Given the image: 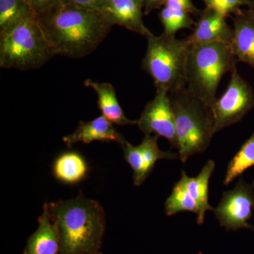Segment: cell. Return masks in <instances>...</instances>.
<instances>
[{"instance_id": "ba28073f", "label": "cell", "mask_w": 254, "mask_h": 254, "mask_svg": "<svg viewBox=\"0 0 254 254\" xmlns=\"http://www.w3.org/2000/svg\"><path fill=\"white\" fill-rule=\"evenodd\" d=\"M254 210V183H246L242 179L233 190H227L213 212L221 226L227 230L247 228L254 230L248 223Z\"/></svg>"}, {"instance_id": "7a4b0ae2", "label": "cell", "mask_w": 254, "mask_h": 254, "mask_svg": "<svg viewBox=\"0 0 254 254\" xmlns=\"http://www.w3.org/2000/svg\"><path fill=\"white\" fill-rule=\"evenodd\" d=\"M59 234L60 254H96L105 230V210L99 202L80 192L76 198L48 203Z\"/></svg>"}, {"instance_id": "e0dca14e", "label": "cell", "mask_w": 254, "mask_h": 254, "mask_svg": "<svg viewBox=\"0 0 254 254\" xmlns=\"http://www.w3.org/2000/svg\"><path fill=\"white\" fill-rule=\"evenodd\" d=\"M89 165L86 158L77 151H65L55 159L53 175L64 185H73L83 181L89 173Z\"/></svg>"}, {"instance_id": "d6986e66", "label": "cell", "mask_w": 254, "mask_h": 254, "mask_svg": "<svg viewBox=\"0 0 254 254\" xmlns=\"http://www.w3.org/2000/svg\"><path fill=\"white\" fill-rule=\"evenodd\" d=\"M165 206L168 216L184 211L192 212L196 214L197 216L199 214L198 205L189 193L182 178L174 186L173 192L165 201Z\"/></svg>"}, {"instance_id": "44dd1931", "label": "cell", "mask_w": 254, "mask_h": 254, "mask_svg": "<svg viewBox=\"0 0 254 254\" xmlns=\"http://www.w3.org/2000/svg\"><path fill=\"white\" fill-rule=\"evenodd\" d=\"M158 16L164 27L163 33L170 36H175L177 31L191 28L195 24L190 13L165 6L162 7Z\"/></svg>"}, {"instance_id": "4316f807", "label": "cell", "mask_w": 254, "mask_h": 254, "mask_svg": "<svg viewBox=\"0 0 254 254\" xmlns=\"http://www.w3.org/2000/svg\"><path fill=\"white\" fill-rule=\"evenodd\" d=\"M166 0H144V14L148 15L155 9H160Z\"/></svg>"}, {"instance_id": "52a82bcc", "label": "cell", "mask_w": 254, "mask_h": 254, "mask_svg": "<svg viewBox=\"0 0 254 254\" xmlns=\"http://www.w3.org/2000/svg\"><path fill=\"white\" fill-rule=\"evenodd\" d=\"M254 105L253 91L235 66L226 91L211 106L215 133L239 123Z\"/></svg>"}, {"instance_id": "cb8c5ba5", "label": "cell", "mask_w": 254, "mask_h": 254, "mask_svg": "<svg viewBox=\"0 0 254 254\" xmlns=\"http://www.w3.org/2000/svg\"><path fill=\"white\" fill-rule=\"evenodd\" d=\"M103 2L104 0H62V4L96 12H100Z\"/></svg>"}, {"instance_id": "603a6c76", "label": "cell", "mask_w": 254, "mask_h": 254, "mask_svg": "<svg viewBox=\"0 0 254 254\" xmlns=\"http://www.w3.org/2000/svg\"><path fill=\"white\" fill-rule=\"evenodd\" d=\"M206 9H211L225 17L236 14L241 6L254 7V0H202Z\"/></svg>"}, {"instance_id": "30bf717a", "label": "cell", "mask_w": 254, "mask_h": 254, "mask_svg": "<svg viewBox=\"0 0 254 254\" xmlns=\"http://www.w3.org/2000/svg\"><path fill=\"white\" fill-rule=\"evenodd\" d=\"M158 136L145 135L141 144L132 145L127 141L121 145L124 157L133 170L134 186H141L153 172L157 161L163 159L175 160L177 155L162 151L158 145Z\"/></svg>"}, {"instance_id": "2e32d148", "label": "cell", "mask_w": 254, "mask_h": 254, "mask_svg": "<svg viewBox=\"0 0 254 254\" xmlns=\"http://www.w3.org/2000/svg\"><path fill=\"white\" fill-rule=\"evenodd\" d=\"M84 85L94 90L98 96V105L102 115L113 125L118 126L135 125L137 120H128L119 103L115 87L110 83L98 82L88 78Z\"/></svg>"}, {"instance_id": "7c38bea8", "label": "cell", "mask_w": 254, "mask_h": 254, "mask_svg": "<svg viewBox=\"0 0 254 254\" xmlns=\"http://www.w3.org/2000/svg\"><path fill=\"white\" fill-rule=\"evenodd\" d=\"M194 26L193 33L187 38L190 46L215 42L231 43L233 28L227 24L226 17L213 10L205 8L201 11Z\"/></svg>"}, {"instance_id": "3957f363", "label": "cell", "mask_w": 254, "mask_h": 254, "mask_svg": "<svg viewBox=\"0 0 254 254\" xmlns=\"http://www.w3.org/2000/svg\"><path fill=\"white\" fill-rule=\"evenodd\" d=\"M175 117L179 158L182 163L203 153L215 134L211 108L187 88L169 93Z\"/></svg>"}, {"instance_id": "9c48e42d", "label": "cell", "mask_w": 254, "mask_h": 254, "mask_svg": "<svg viewBox=\"0 0 254 254\" xmlns=\"http://www.w3.org/2000/svg\"><path fill=\"white\" fill-rule=\"evenodd\" d=\"M136 125L145 135L163 137L172 148H177L175 117L168 92L156 90L155 98L145 105Z\"/></svg>"}, {"instance_id": "6da1fadb", "label": "cell", "mask_w": 254, "mask_h": 254, "mask_svg": "<svg viewBox=\"0 0 254 254\" xmlns=\"http://www.w3.org/2000/svg\"><path fill=\"white\" fill-rule=\"evenodd\" d=\"M38 18L54 55L71 58L91 54L113 27L100 12L63 4Z\"/></svg>"}, {"instance_id": "ffe728a7", "label": "cell", "mask_w": 254, "mask_h": 254, "mask_svg": "<svg viewBox=\"0 0 254 254\" xmlns=\"http://www.w3.org/2000/svg\"><path fill=\"white\" fill-rule=\"evenodd\" d=\"M254 165V134L244 143L227 167L224 184L231 183L245 170Z\"/></svg>"}, {"instance_id": "8992f818", "label": "cell", "mask_w": 254, "mask_h": 254, "mask_svg": "<svg viewBox=\"0 0 254 254\" xmlns=\"http://www.w3.org/2000/svg\"><path fill=\"white\" fill-rule=\"evenodd\" d=\"M146 38L148 46L142 68L153 78L156 90L170 93L186 87L190 47L187 38L178 39L164 33L160 36L152 33Z\"/></svg>"}, {"instance_id": "ac0fdd59", "label": "cell", "mask_w": 254, "mask_h": 254, "mask_svg": "<svg viewBox=\"0 0 254 254\" xmlns=\"http://www.w3.org/2000/svg\"><path fill=\"white\" fill-rule=\"evenodd\" d=\"M215 168V162L210 160L207 162L195 177H188L185 171L182 172L181 178L185 182L187 190L196 202L199 209V214L197 216V222L199 225L204 222L205 213L208 210L213 211L214 210V208L209 204L208 185Z\"/></svg>"}, {"instance_id": "277c9868", "label": "cell", "mask_w": 254, "mask_h": 254, "mask_svg": "<svg viewBox=\"0 0 254 254\" xmlns=\"http://www.w3.org/2000/svg\"><path fill=\"white\" fill-rule=\"evenodd\" d=\"M53 56L36 14L28 15L0 32L1 68H38Z\"/></svg>"}, {"instance_id": "5b68a950", "label": "cell", "mask_w": 254, "mask_h": 254, "mask_svg": "<svg viewBox=\"0 0 254 254\" xmlns=\"http://www.w3.org/2000/svg\"><path fill=\"white\" fill-rule=\"evenodd\" d=\"M230 44L220 42L190 46L187 65V88L211 108L222 76L236 66Z\"/></svg>"}, {"instance_id": "5bb4252c", "label": "cell", "mask_w": 254, "mask_h": 254, "mask_svg": "<svg viewBox=\"0 0 254 254\" xmlns=\"http://www.w3.org/2000/svg\"><path fill=\"white\" fill-rule=\"evenodd\" d=\"M233 38L230 47L235 58L254 67V11L253 8L235 14Z\"/></svg>"}, {"instance_id": "4fadbf2b", "label": "cell", "mask_w": 254, "mask_h": 254, "mask_svg": "<svg viewBox=\"0 0 254 254\" xmlns=\"http://www.w3.org/2000/svg\"><path fill=\"white\" fill-rule=\"evenodd\" d=\"M63 140L68 148L78 143L89 144L94 141H114L118 142L121 145L127 141L125 137L117 131L113 124L103 115L91 121L80 122L74 131L64 136Z\"/></svg>"}, {"instance_id": "d4e9b609", "label": "cell", "mask_w": 254, "mask_h": 254, "mask_svg": "<svg viewBox=\"0 0 254 254\" xmlns=\"http://www.w3.org/2000/svg\"><path fill=\"white\" fill-rule=\"evenodd\" d=\"M26 1L38 16L62 4V0H26Z\"/></svg>"}, {"instance_id": "8fae6325", "label": "cell", "mask_w": 254, "mask_h": 254, "mask_svg": "<svg viewBox=\"0 0 254 254\" xmlns=\"http://www.w3.org/2000/svg\"><path fill=\"white\" fill-rule=\"evenodd\" d=\"M100 13L113 26H123L145 37L152 34L143 23L144 0H104Z\"/></svg>"}, {"instance_id": "83f0119b", "label": "cell", "mask_w": 254, "mask_h": 254, "mask_svg": "<svg viewBox=\"0 0 254 254\" xmlns=\"http://www.w3.org/2000/svg\"><path fill=\"white\" fill-rule=\"evenodd\" d=\"M96 254H102L101 252H98V253Z\"/></svg>"}, {"instance_id": "9a60e30c", "label": "cell", "mask_w": 254, "mask_h": 254, "mask_svg": "<svg viewBox=\"0 0 254 254\" xmlns=\"http://www.w3.org/2000/svg\"><path fill=\"white\" fill-rule=\"evenodd\" d=\"M60 250L58 228L46 203L43 213L38 218V228L28 239L22 254H60Z\"/></svg>"}, {"instance_id": "484cf974", "label": "cell", "mask_w": 254, "mask_h": 254, "mask_svg": "<svg viewBox=\"0 0 254 254\" xmlns=\"http://www.w3.org/2000/svg\"><path fill=\"white\" fill-rule=\"evenodd\" d=\"M164 6L173 9L186 11L194 16H198L201 13V11L197 9L193 4V0H166Z\"/></svg>"}, {"instance_id": "7402d4cb", "label": "cell", "mask_w": 254, "mask_h": 254, "mask_svg": "<svg viewBox=\"0 0 254 254\" xmlns=\"http://www.w3.org/2000/svg\"><path fill=\"white\" fill-rule=\"evenodd\" d=\"M32 14L26 0H0V32Z\"/></svg>"}]
</instances>
